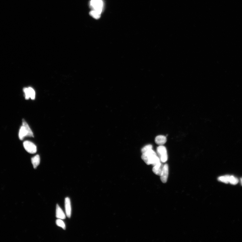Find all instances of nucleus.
<instances>
[{"label": "nucleus", "mask_w": 242, "mask_h": 242, "mask_svg": "<svg viewBox=\"0 0 242 242\" xmlns=\"http://www.w3.org/2000/svg\"><path fill=\"white\" fill-rule=\"evenodd\" d=\"M101 13L97 11L94 10H92L90 12V15L92 17L96 19H99L100 17Z\"/></svg>", "instance_id": "ddd939ff"}, {"label": "nucleus", "mask_w": 242, "mask_h": 242, "mask_svg": "<svg viewBox=\"0 0 242 242\" xmlns=\"http://www.w3.org/2000/svg\"><path fill=\"white\" fill-rule=\"evenodd\" d=\"M23 145L25 150L29 153L34 154L36 153V146L33 143L30 141H24Z\"/></svg>", "instance_id": "39448f33"}, {"label": "nucleus", "mask_w": 242, "mask_h": 242, "mask_svg": "<svg viewBox=\"0 0 242 242\" xmlns=\"http://www.w3.org/2000/svg\"><path fill=\"white\" fill-rule=\"evenodd\" d=\"M157 153L158 154L160 161L163 163L166 162L168 159V155L166 148L163 145H159L157 148Z\"/></svg>", "instance_id": "7ed1b4c3"}, {"label": "nucleus", "mask_w": 242, "mask_h": 242, "mask_svg": "<svg viewBox=\"0 0 242 242\" xmlns=\"http://www.w3.org/2000/svg\"><path fill=\"white\" fill-rule=\"evenodd\" d=\"M163 165L161 162H159L154 166L153 168V172L156 174L160 176L162 173Z\"/></svg>", "instance_id": "9d476101"}, {"label": "nucleus", "mask_w": 242, "mask_h": 242, "mask_svg": "<svg viewBox=\"0 0 242 242\" xmlns=\"http://www.w3.org/2000/svg\"><path fill=\"white\" fill-rule=\"evenodd\" d=\"M26 136L34 137L33 133L31 130L27 123L25 119H22V125L19 132V139L22 140Z\"/></svg>", "instance_id": "f03ea898"}, {"label": "nucleus", "mask_w": 242, "mask_h": 242, "mask_svg": "<svg viewBox=\"0 0 242 242\" xmlns=\"http://www.w3.org/2000/svg\"><path fill=\"white\" fill-rule=\"evenodd\" d=\"M24 91L25 92V98L26 99H28L30 98L28 88H25L24 89Z\"/></svg>", "instance_id": "a211bd4d"}, {"label": "nucleus", "mask_w": 242, "mask_h": 242, "mask_svg": "<svg viewBox=\"0 0 242 242\" xmlns=\"http://www.w3.org/2000/svg\"><path fill=\"white\" fill-rule=\"evenodd\" d=\"M90 5L92 10L102 13L103 7L102 0H91Z\"/></svg>", "instance_id": "20e7f679"}, {"label": "nucleus", "mask_w": 242, "mask_h": 242, "mask_svg": "<svg viewBox=\"0 0 242 242\" xmlns=\"http://www.w3.org/2000/svg\"><path fill=\"white\" fill-rule=\"evenodd\" d=\"M40 157L39 155H37L32 158L31 162L34 169H36L40 163Z\"/></svg>", "instance_id": "9b49d317"}, {"label": "nucleus", "mask_w": 242, "mask_h": 242, "mask_svg": "<svg viewBox=\"0 0 242 242\" xmlns=\"http://www.w3.org/2000/svg\"><path fill=\"white\" fill-rule=\"evenodd\" d=\"M65 211L67 216L69 218H70L71 214V206L70 200L69 197L65 198Z\"/></svg>", "instance_id": "0eeeda50"}, {"label": "nucleus", "mask_w": 242, "mask_h": 242, "mask_svg": "<svg viewBox=\"0 0 242 242\" xmlns=\"http://www.w3.org/2000/svg\"><path fill=\"white\" fill-rule=\"evenodd\" d=\"M167 138L163 135L157 136L155 138V142L157 144L159 145H163L167 142Z\"/></svg>", "instance_id": "6e6552de"}, {"label": "nucleus", "mask_w": 242, "mask_h": 242, "mask_svg": "<svg viewBox=\"0 0 242 242\" xmlns=\"http://www.w3.org/2000/svg\"><path fill=\"white\" fill-rule=\"evenodd\" d=\"M56 224L58 226L61 227L64 230L66 229V225L63 221L62 219H59L56 220Z\"/></svg>", "instance_id": "4468645a"}, {"label": "nucleus", "mask_w": 242, "mask_h": 242, "mask_svg": "<svg viewBox=\"0 0 242 242\" xmlns=\"http://www.w3.org/2000/svg\"><path fill=\"white\" fill-rule=\"evenodd\" d=\"M229 175H225L220 176L218 178V180L220 182H223L226 184H228L229 183V180L230 178Z\"/></svg>", "instance_id": "f8f14e48"}, {"label": "nucleus", "mask_w": 242, "mask_h": 242, "mask_svg": "<svg viewBox=\"0 0 242 242\" xmlns=\"http://www.w3.org/2000/svg\"><path fill=\"white\" fill-rule=\"evenodd\" d=\"M152 148H153V146L152 145L148 144L146 145L141 149V152H142V153H145L150 149H152Z\"/></svg>", "instance_id": "dca6fc26"}, {"label": "nucleus", "mask_w": 242, "mask_h": 242, "mask_svg": "<svg viewBox=\"0 0 242 242\" xmlns=\"http://www.w3.org/2000/svg\"><path fill=\"white\" fill-rule=\"evenodd\" d=\"M141 158L144 162L148 165H152L154 166L161 162L156 152L152 149L142 153Z\"/></svg>", "instance_id": "f257e3e1"}, {"label": "nucleus", "mask_w": 242, "mask_h": 242, "mask_svg": "<svg viewBox=\"0 0 242 242\" xmlns=\"http://www.w3.org/2000/svg\"><path fill=\"white\" fill-rule=\"evenodd\" d=\"M239 182L238 179L233 176H230L229 183L231 184L235 185L237 184Z\"/></svg>", "instance_id": "2eb2a0df"}, {"label": "nucleus", "mask_w": 242, "mask_h": 242, "mask_svg": "<svg viewBox=\"0 0 242 242\" xmlns=\"http://www.w3.org/2000/svg\"><path fill=\"white\" fill-rule=\"evenodd\" d=\"M56 217L57 218L62 220L66 219V216L64 212L58 204L56 206Z\"/></svg>", "instance_id": "1a4fd4ad"}, {"label": "nucleus", "mask_w": 242, "mask_h": 242, "mask_svg": "<svg viewBox=\"0 0 242 242\" xmlns=\"http://www.w3.org/2000/svg\"><path fill=\"white\" fill-rule=\"evenodd\" d=\"M28 88L30 96V98L32 100L34 99L35 94V92L34 89L31 87H29Z\"/></svg>", "instance_id": "f3484780"}, {"label": "nucleus", "mask_w": 242, "mask_h": 242, "mask_svg": "<svg viewBox=\"0 0 242 242\" xmlns=\"http://www.w3.org/2000/svg\"><path fill=\"white\" fill-rule=\"evenodd\" d=\"M168 166L167 164L163 165L161 174L160 175V179L163 183H166L168 180Z\"/></svg>", "instance_id": "423d86ee"}, {"label": "nucleus", "mask_w": 242, "mask_h": 242, "mask_svg": "<svg viewBox=\"0 0 242 242\" xmlns=\"http://www.w3.org/2000/svg\"><path fill=\"white\" fill-rule=\"evenodd\" d=\"M241 185L242 186V178L241 179Z\"/></svg>", "instance_id": "6ab92c4d"}]
</instances>
